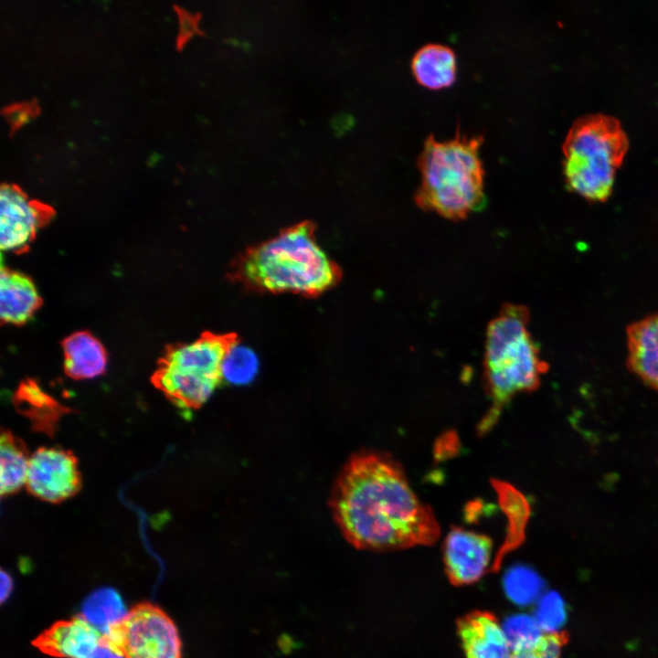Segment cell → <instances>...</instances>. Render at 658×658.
<instances>
[{
    "mask_svg": "<svg viewBox=\"0 0 658 658\" xmlns=\"http://www.w3.org/2000/svg\"><path fill=\"white\" fill-rule=\"evenodd\" d=\"M236 345L234 333L205 332L191 343L171 345L159 360L152 382L175 406L196 409L223 379V360Z\"/></svg>",
    "mask_w": 658,
    "mask_h": 658,
    "instance_id": "obj_6",
    "label": "cell"
},
{
    "mask_svg": "<svg viewBox=\"0 0 658 658\" xmlns=\"http://www.w3.org/2000/svg\"><path fill=\"white\" fill-rule=\"evenodd\" d=\"M334 519L347 541L363 549L387 551L434 544L440 526L391 457L356 454L338 477L331 499Z\"/></svg>",
    "mask_w": 658,
    "mask_h": 658,
    "instance_id": "obj_1",
    "label": "cell"
},
{
    "mask_svg": "<svg viewBox=\"0 0 658 658\" xmlns=\"http://www.w3.org/2000/svg\"><path fill=\"white\" fill-rule=\"evenodd\" d=\"M102 636L116 644L125 658H183L182 642L173 620L151 602L136 604Z\"/></svg>",
    "mask_w": 658,
    "mask_h": 658,
    "instance_id": "obj_7",
    "label": "cell"
},
{
    "mask_svg": "<svg viewBox=\"0 0 658 658\" xmlns=\"http://www.w3.org/2000/svg\"><path fill=\"white\" fill-rule=\"evenodd\" d=\"M457 629L465 658H512V642L494 614L473 611L458 621Z\"/></svg>",
    "mask_w": 658,
    "mask_h": 658,
    "instance_id": "obj_12",
    "label": "cell"
},
{
    "mask_svg": "<svg viewBox=\"0 0 658 658\" xmlns=\"http://www.w3.org/2000/svg\"><path fill=\"white\" fill-rule=\"evenodd\" d=\"M176 10L178 11L180 21V31L177 39L178 47H183L196 35L204 36V33L198 27L201 18L200 14L192 15L181 8H176Z\"/></svg>",
    "mask_w": 658,
    "mask_h": 658,
    "instance_id": "obj_23",
    "label": "cell"
},
{
    "mask_svg": "<svg viewBox=\"0 0 658 658\" xmlns=\"http://www.w3.org/2000/svg\"><path fill=\"white\" fill-rule=\"evenodd\" d=\"M493 541L486 535L452 527L443 544L448 578L453 585H470L490 571Z\"/></svg>",
    "mask_w": 658,
    "mask_h": 658,
    "instance_id": "obj_10",
    "label": "cell"
},
{
    "mask_svg": "<svg viewBox=\"0 0 658 658\" xmlns=\"http://www.w3.org/2000/svg\"><path fill=\"white\" fill-rule=\"evenodd\" d=\"M356 124L353 115L346 112H338L330 120V126L337 137H342L350 132Z\"/></svg>",
    "mask_w": 658,
    "mask_h": 658,
    "instance_id": "obj_24",
    "label": "cell"
},
{
    "mask_svg": "<svg viewBox=\"0 0 658 658\" xmlns=\"http://www.w3.org/2000/svg\"><path fill=\"white\" fill-rule=\"evenodd\" d=\"M627 346L630 369L658 390V313L628 327Z\"/></svg>",
    "mask_w": 658,
    "mask_h": 658,
    "instance_id": "obj_13",
    "label": "cell"
},
{
    "mask_svg": "<svg viewBox=\"0 0 658 658\" xmlns=\"http://www.w3.org/2000/svg\"><path fill=\"white\" fill-rule=\"evenodd\" d=\"M30 455L23 440L9 430H3L0 439V491L11 495L26 485Z\"/></svg>",
    "mask_w": 658,
    "mask_h": 658,
    "instance_id": "obj_18",
    "label": "cell"
},
{
    "mask_svg": "<svg viewBox=\"0 0 658 658\" xmlns=\"http://www.w3.org/2000/svg\"><path fill=\"white\" fill-rule=\"evenodd\" d=\"M64 371L76 380L91 379L102 375L107 367V353L90 333L79 331L62 342Z\"/></svg>",
    "mask_w": 658,
    "mask_h": 658,
    "instance_id": "obj_16",
    "label": "cell"
},
{
    "mask_svg": "<svg viewBox=\"0 0 658 658\" xmlns=\"http://www.w3.org/2000/svg\"><path fill=\"white\" fill-rule=\"evenodd\" d=\"M483 135L462 134L437 140L430 134L418 156L420 184L414 196L418 207L461 220L485 201L484 168L479 149Z\"/></svg>",
    "mask_w": 658,
    "mask_h": 658,
    "instance_id": "obj_3",
    "label": "cell"
},
{
    "mask_svg": "<svg viewBox=\"0 0 658 658\" xmlns=\"http://www.w3.org/2000/svg\"><path fill=\"white\" fill-rule=\"evenodd\" d=\"M256 355L244 346L236 345L225 356L222 376L234 384H245L252 380L258 371Z\"/></svg>",
    "mask_w": 658,
    "mask_h": 658,
    "instance_id": "obj_21",
    "label": "cell"
},
{
    "mask_svg": "<svg viewBox=\"0 0 658 658\" xmlns=\"http://www.w3.org/2000/svg\"><path fill=\"white\" fill-rule=\"evenodd\" d=\"M27 108H16L8 111L6 116L14 125H21L28 120L29 113Z\"/></svg>",
    "mask_w": 658,
    "mask_h": 658,
    "instance_id": "obj_26",
    "label": "cell"
},
{
    "mask_svg": "<svg viewBox=\"0 0 658 658\" xmlns=\"http://www.w3.org/2000/svg\"><path fill=\"white\" fill-rule=\"evenodd\" d=\"M101 637V632L80 615L55 622L32 644L43 653L56 658H90Z\"/></svg>",
    "mask_w": 658,
    "mask_h": 658,
    "instance_id": "obj_11",
    "label": "cell"
},
{
    "mask_svg": "<svg viewBox=\"0 0 658 658\" xmlns=\"http://www.w3.org/2000/svg\"><path fill=\"white\" fill-rule=\"evenodd\" d=\"M525 306L505 303L486 328L483 354V379L492 401L478 427L486 433L497 421L504 406L514 396L538 387L547 365L529 329Z\"/></svg>",
    "mask_w": 658,
    "mask_h": 658,
    "instance_id": "obj_4",
    "label": "cell"
},
{
    "mask_svg": "<svg viewBox=\"0 0 658 658\" xmlns=\"http://www.w3.org/2000/svg\"><path fill=\"white\" fill-rule=\"evenodd\" d=\"M27 492L45 502L60 503L81 487L78 460L60 447H40L31 456L26 482Z\"/></svg>",
    "mask_w": 658,
    "mask_h": 658,
    "instance_id": "obj_8",
    "label": "cell"
},
{
    "mask_svg": "<svg viewBox=\"0 0 658 658\" xmlns=\"http://www.w3.org/2000/svg\"><path fill=\"white\" fill-rule=\"evenodd\" d=\"M90 658H125V656L116 644L102 636L98 648Z\"/></svg>",
    "mask_w": 658,
    "mask_h": 658,
    "instance_id": "obj_25",
    "label": "cell"
},
{
    "mask_svg": "<svg viewBox=\"0 0 658 658\" xmlns=\"http://www.w3.org/2000/svg\"><path fill=\"white\" fill-rule=\"evenodd\" d=\"M563 643L561 633L544 632L536 637L519 638L512 642V658H560Z\"/></svg>",
    "mask_w": 658,
    "mask_h": 658,
    "instance_id": "obj_20",
    "label": "cell"
},
{
    "mask_svg": "<svg viewBox=\"0 0 658 658\" xmlns=\"http://www.w3.org/2000/svg\"><path fill=\"white\" fill-rule=\"evenodd\" d=\"M229 276L258 292L316 296L335 286L342 271L318 245L315 225L305 220L246 249Z\"/></svg>",
    "mask_w": 658,
    "mask_h": 658,
    "instance_id": "obj_2",
    "label": "cell"
},
{
    "mask_svg": "<svg viewBox=\"0 0 658 658\" xmlns=\"http://www.w3.org/2000/svg\"><path fill=\"white\" fill-rule=\"evenodd\" d=\"M567 619L563 600L556 593L546 596L539 608L538 624L545 632L560 633Z\"/></svg>",
    "mask_w": 658,
    "mask_h": 658,
    "instance_id": "obj_22",
    "label": "cell"
},
{
    "mask_svg": "<svg viewBox=\"0 0 658 658\" xmlns=\"http://www.w3.org/2000/svg\"><path fill=\"white\" fill-rule=\"evenodd\" d=\"M127 613L119 593L111 588H101L85 600L80 615L102 634L111 626L120 623Z\"/></svg>",
    "mask_w": 658,
    "mask_h": 658,
    "instance_id": "obj_19",
    "label": "cell"
},
{
    "mask_svg": "<svg viewBox=\"0 0 658 658\" xmlns=\"http://www.w3.org/2000/svg\"><path fill=\"white\" fill-rule=\"evenodd\" d=\"M13 402L16 411L29 419L33 430L48 436L55 434L61 418L70 412L33 379L20 383Z\"/></svg>",
    "mask_w": 658,
    "mask_h": 658,
    "instance_id": "obj_14",
    "label": "cell"
},
{
    "mask_svg": "<svg viewBox=\"0 0 658 658\" xmlns=\"http://www.w3.org/2000/svg\"><path fill=\"white\" fill-rule=\"evenodd\" d=\"M627 144L614 118L594 114L578 120L563 144L564 172L570 189L590 200L606 199Z\"/></svg>",
    "mask_w": 658,
    "mask_h": 658,
    "instance_id": "obj_5",
    "label": "cell"
},
{
    "mask_svg": "<svg viewBox=\"0 0 658 658\" xmlns=\"http://www.w3.org/2000/svg\"><path fill=\"white\" fill-rule=\"evenodd\" d=\"M13 580L11 576L4 569L1 570V601L4 602L11 594Z\"/></svg>",
    "mask_w": 658,
    "mask_h": 658,
    "instance_id": "obj_27",
    "label": "cell"
},
{
    "mask_svg": "<svg viewBox=\"0 0 658 658\" xmlns=\"http://www.w3.org/2000/svg\"><path fill=\"white\" fill-rule=\"evenodd\" d=\"M0 203V247L5 251L27 249L54 213L48 206L30 200L14 185H2Z\"/></svg>",
    "mask_w": 658,
    "mask_h": 658,
    "instance_id": "obj_9",
    "label": "cell"
},
{
    "mask_svg": "<svg viewBox=\"0 0 658 658\" xmlns=\"http://www.w3.org/2000/svg\"><path fill=\"white\" fill-rule=\"evenodd\" d=\"M411 70L417 81L427 88L448 87L456 78L455 53L443 44H425L413 55Z\"/></svg>",
    "mask_w": 658,
    "mask_h": 658,
    "instance_id": "obj_17",
    "label": "cell"
},
{
    "mask_svg": "<svg viewBox=\"0 0 658 658\" xmlns=\"http://www.w3.org/2000/svg\"><path fill=\"white\" fill-rule=\"evenodd\" d=\"M0 296L2 322L16 325L27 322L42 302L30 278L5 268L1 270Z\"/></svg>",
    "mask_w": 658,
    "mask_h": 658,
    "instance_id": "obj_15",
    "label": "cell"
}]
</instances>
